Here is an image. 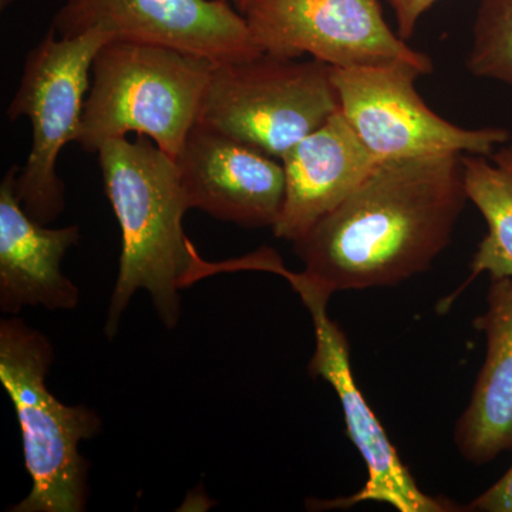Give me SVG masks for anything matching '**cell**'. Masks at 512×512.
<instances>
[{"mask_svg": "<svg viewBox=\"0 0 512 512\" xmlns=\"http://www.w3.org/2000/svg\"><path fill=\"white\" fill-rule=\"evenodd\" d=\"M60 37L99 30L114 39L173 47L215 63L261 55L229 0H67L53 19Z\"/></svg>", "mask_w": 512, "mask_h": 512, "instance_id": "30bf717a", "label": "cell"}, {"mask_svg": "<svg viewBox=\"0 0 512 512\" xmlns=\"http://www.w3.org/2000/svg\"><path fill=\"white\" fill-rule=\"evenodd\" d=\"M461 163L468 201L487 224L468 282L481 274L512 281V146L504 144L488 157L463 154Z\"/></svg>", "mask_w": 512, "mask_h": 512, "instance_id": "9a60e30c", "label": "cell"}, {"mask_svg": "<svg viewBox=\"0 0 512 512\" xmlns=\"http://www.w3.org/2000/svg\"><path fill=\"white\" fill-rule=\"evenodd\" d=\"M104 190L121 229L119 276L104 333L113 339L138 289L150 293L165 328H177L181 289L200 281L202 259L185 235L190 202L173 157L150 138L107 141L97 151Z\"/></svg>", "mask_w": 512, "mask_h": 512, "instance_id": "7a4b0ae2", "label": "cell"}, {"mask_svg": "<svg viewBox=\"0 0 512 512\" xmlns=\"http://www.w3.org/2000/svg\"><path fill=\"white\" fill-rule=\"evenodd\" d=\"M421 76L423 70L410 63L333 67L340 113L380 160L447 153L488 157L510 141L507 128L460 127L434 113L414 86Z\"/></svg>", "mask_w": 512, "mask_h": 512, "instance_id": "52a82bcc", "label": "cell"}, {"mask_svg": "<svg viewBox=\"0 0 512 512\" xmlns=\"http://www.w3.org/2000/svg\"><path fill=\"white\" fill-rule=\"evenodd\" d=\"M339 111L332 66L261 53L214 64L198 124L281 160Z\"/></svg>", "mask_w": 512, "mask_h": 512, "instance_id": "5b68a950", "label": "cell"}, {"mask_svg": "<svg viewBox=\"0 0 512 512\" xmlns=\"http://www.w3.org/2000/svg\"><path fill=\"white\" fill-rule=\"evenodd\" d=\"M192 208L245 228H274L285 200L282 161L195 124L174 158Z\"/></svg>", "mask_w": 512, "mask_h": 512, "instance_id": "8fae6325", "label": "cell"}, {"mask_svg": "<svg viewBox=\"0 0 512 512\" xmlns=\"http://www.w3.org/2000/svg\"><path fill=\"white\" fill-rule=\"evenodd\" d=\"M214 64L173 47L109 40L94 57L76 143L97 154L136 133L177 157L198 123Z\"/></svg>", "mask_w": 512, "mask_h": 512, "instance_id": "3957f363", "label": "cell"}, {"mask_svg": "<svg viewBox=\"0 0 512 512\" xmlns=\"http://www.w3.org/2000/svg\"><path fill=\"white\" fill-rule=\"evenodd\" d=\"M466 66L478 79L512 87V0H481Z\"/></svg>", "mask_w": 512, "mask_h": 512, "instance_id": "2e32d148", "label": "cell"}, {"mask_svg": "<svg viewBox=\"0 0 512 512\" xmlns=\"http://www.w3.org/2000/svg\"><path fill=\"white\" fill-rule=\"evenodd\" d=\"M241 13L266 55H308L336 69L410 63L433 72L430 57L390 29L379 0H248Z\"/></svg>", "mask_w": 512, "mask_h": 512, "instance_id": "ba28073f", "label": "cell"}, {"mask_svg": "<svg viewBox=\"0 0 512 512\" xmlns=\"http://www.w3.org/2000/svg\"><path fill=\"white\" fill-rule=\"evenodd\" d=\"M20 168L0 184V311L16 316L25 306L72 311L80 291L62 272L67 251L79 242L77 225L47 228L30 218L16 192Z\"/></svg>", "mask_w": 512, "mask_h": 512, "instance_id": "4fadbf2b", "label": "cell"}, {"mask_svg": "<svg viewBox=\"0 0 512 512\" xmlns=\"http://www.w3.org/2000/svg\"><path fill=\"white\" fill-rule=\"evenodd\" d=\"M439 0H387L396 16L397 35L409 40L416 32L421 16Z\"/></svg>", "mask_w": 512, "mask_h": 512, "instance_id": "ac0fdd59", "label": "cell"}, {"mask_svg": "<svg viewBox=\"0 0 512 512\" xmlns=\"http://www.w3.org/2000/svg\"><path fill=\"white\" fill-rule=\"evenodd\" d=\"M467 511L512 512V466L507 473L485 493L478 495Z\"/></svg>", "mask_w": 512, "mask_h": 512, "instance_id": "e0dca14e", "label": "cell"}, {"mask_svg": "<svg viewBox=\"0 0 512 512\" xmlns=\"http://www.w3.org/2000/svg\"><path fill=\"white\" fill-rule=\"evenodd\" d=\"M281 161L285 200L272 231L293 244L338 208L383 160L362 143L339 111L289 148Z\"/></svg>", "mask_w": 512, "mask_h": 512, "instance_id": "7c38bea8", "label": "cell"}, {"mask_svg": "<svg viewBox=\"0 0 512 512\" xmlns=\"http://www.w3.org/2000/svg\"><path fill=\"white\" fill-rule=\"evenodd\" d=\"M266 272L284 276L308 308L315 329V353L309 373L322 377L338 394L346 429L367 467L365 487L349 498L330 501L328 508H350L373 501L389 504L400 512L454 511L446 501L420 490L409 468L404 466L396 447L390 443L382 423L370 409L362 390L357 387L350 366L349 343L338 323L328 315L330 293L303 274L288 271L278 254L269 259Z\"/></svg>", "mask_w": 512, "mask_h": 512, "instance_id": "9c48e42d", "label": "cell"}, {"mask_svg": "<svg viewBox=\"0 0 512 512\" xmlns=\"http://www.w3.org/2000/svg\"><path fill=\"white\" fill-rule=\"evenodd\" d=\"M463 154L390 158L293 251L330 295L389 288L423 274L453 238L468 202Z\"/></svg>", "mask_w": 512, "mask_h": 512, "instance_id": "6da1fadb", "label": "cell"}, {"mask_svg": "<svg viewBox=\"0 0 512 512\" xmlns=\"http://www.w3.org/2000/svg\"><path fill=\"white\" fill-rule=\"evenodd\" d=\"M474 328L485 338L484 363L454 441L468 463L483 466L512 450L511 279H491L487 308Z\"/></svg>", "mask_w": 512, "mask_h": 512, "instance_id": "5bb4252c", "label": "cell"}, {"mask_svg": "<svg viewBox=\"0 0 512 512\" xmlns=\"http://www.w3.org/2000/svg\"><path fill=\"white\" fill-rule=\"evenodd\" d=\"M109 33L90 30L60 37L50 28L30 50L18 90L10 101V120L26 117L32 124V148L20 168L16 192L30 218L47 225L64 211V184L57 175L59 154L76 141L92 80L94 57Z\"/></svg>", "mask_w": 512, "mask_h": 512, "instance_id": "8992f818", "label": "cell"}, {"mask_svg": "<svg viewBox=\"0 0 512 512\" xmlns=\"http://www.w3.org/2000/svg\"><path fill=\"white\" fill-rule=\"evenodd\" d=\"M229 2H231L232 5H234L235 8L241 12V10L245 8V5H247L248 0H229Z\"/></svg>", "mask_w": 512, "mask_h": 512, "instance_id": "d6986e66", "label": "cell"}, {"mask_svg": "<svg viewBox=\"0 0 512 512\" xmlns=\"http://www.w3.org/2000/svg\"><path fill=\"white\" fill-rule=\"evenodd\" d=\"M55 360L52 343L25 320L0 322V383L12 400L22 430L28 497L10 512H83L89 498V461L79 444L103 430L99 414L84 404L66 406L47 389Z\"/></svg>", "mask_w": 512, "mask_h": 512, "instance_id": "277c9868", "label": "cell"}]
</instances>
